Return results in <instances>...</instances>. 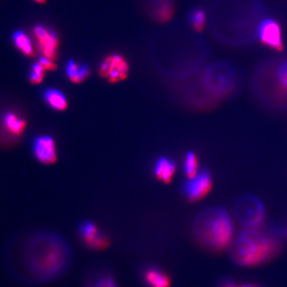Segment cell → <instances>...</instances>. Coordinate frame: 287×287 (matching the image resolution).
Listing matches in <instances>:
<instances>
[{"instance_id":"obj_1","label":"cell","mask_w":287,"mask_h":287,"mask_svg":"<svg viewBox=\"0 0 287 287\" xmlns=\"http://www.w3.org/2000/svg\"><path fill=\"white\" fill-rule=\"evenodd\" d=\"M73 254L67 241L58 234L43 232L27 242L23 263L32 283H46L60 279L67 273L73 263Z\"/></svg>"},{"instance_id":"obj_2","label":"cell","mask_w":287,"mask_h":287,"mask_svg":"<svg viewBox=\"0 0 287 287\" xmlns=\"http://www.w3.org/2000/svg\"><path fill=\"white\" fill-rule=\"evenodd\" d=\"M266 15L263 0H230L217 4L213 34L220 43L243 47L255 43L259 23Z\"/></svg>"},{"instance_id":"obj_3","label":"cell","mask_w":287,"mask_h":287,"mask_svg":"<svg viewBox=\"0 0 287 287\" xmlns=\"http://www.w3.org/2000/svg\"><path fill=\"white\" fill-rule=\"evenodd\" d=\"M251 94L263 108L287 111V53L265 58L251 74Z\"/></svg>"},{"instance_id":"obj_4","label":"cell","mask_w":287,"mask_h":287,"mask_svg":"<svg viewBox=\"0 0 287 287\" xmlns=\"http://www.w3.org/2000/svg\"><path fill=\"white\" fill-rule=\"evenodd\" d=\"M281 234L275 228L244 229L230 243V259L238 266L257 267L275 259L281 252Z\"/></svg>"},{"instance_id":"obj_5","label":"cell","mask_w":287,"mask_h":287,"mask_svg":"<svg viewBox=\"0 0 287 287\" xmlns=\"http://www.w3.org/2000/svg\"><path fill=\"white\" fill-rule=\"evenodd\" d=\"M241 77L231 64L216 61L204 68L196 86L194 104L202 109H213L236 94Z\"/></svg>"},{"instance_id":"obj_6","label":"cell","mask_w":287,"mask_h":287,"mask_svg":"<svg viewBox=\"0 0 287 287\" xmlns=\"http://www.w3.org/2000/svg\"><path fill=\"white\" fill-rule=\"evenodd\" d=\"M192 233L203 247L218 252L227 248L232 240V220L223 207H210L203 210L194 220Z\"/></svg>"},{"instance_id":"obj_7","label":"cell","mask_w":287,"mask_h":287,"mask_svg":"<svg viewBox=\"0 0 287 287\" xmlns=\"http://www.w3.org/2000/svg\"><path fill=\"white\" fill-rule=\"evenodd\" d=\"M266 210L263 202L251 194L242 195L234 204V217L244 229H254L262 226Z\"/></svg>"},{"instance_id":"obj_8","label":"cell","mask_w":287,"mask_h":287,"mask_svg":"<svg viewBox=\"0 0 287 287\" xmlns=\"http://www.w3.org/2000/svg\"><path fill=\"white\" fill-rule=\"evenodd\" d=\"M257 40L270 50L283 52L285 44L281 23L273 17H264L257 30Z\"/></svg>"},{"instance_id":"obj_9","label":"cell","mask_w":287,"mask_h":287,"mask_svg":"<svg viewBox=\"0 0 287 287\" xmlns=\"http://www.w3.org/2000/svg\"><path fill=\"white\" fill-rule=\"evenodd\" d=\"M213 185L212 174L207 169H201L194 177L189 178L183 185V193L190 201L201 200L209 193Z\"/></svg>"},{"instance_id":"obj_10","label":"cell","mask_w":287,"mask_h":287,"mask_svg":"<svg viewBox=\"0 0 287 287\" xmlns=\"http://www.w3.org/2000/svg\"><path fill=\"white\" fill-rule=\"evenodd\" d=\"M139 276L145 287H170L172 280L169 274L159 266L146 263L139 269Z\"/></svg>"},{"instance_id":"obj_11","label":"cell","mask_w":287,"mask_h":287,"mask_svg":"<svg viewBox=\"0 0 287 287\" xmlns=\"http://www.w3.org/2000/svg\"><path fill=\"white\" fill-rule=\"evenodd\" d=\"M80 236L85 246L93 251H102L107 248L110 240L106 234L101 232L95 224L85 222L78 228Z\"/></svg>"},{"instance_id":"obj_12","label":"cell","mask_w":287,"mask_h":287,"mask_svg":"<svg viewBox=\"0 0 287 287\" xmlns=\"http://www.w3.org/2000/svg\"><path fill=\"white\" fill-rule=\"evenodd\" d=\"M128 65L126 61L118 55H111L101 64L100 73L107 77L110 82L115 83L126 78Z\"/></svg>"},{"instance_id":"obj_13","label":"cell","mask_w":287,"mask_h":287,"mask_svg":"<svg viewBox=\"0 0 287 287\" xmlns=\"http://www.w3.org/2000/svg\"><path fill=\"white\" fill-rule=\"evenodd\" d=\"M34 33L39 43V49L44 57L51 60L55 59L57 56L58 46V39L56 34L43 26H36L34 28Z\"/></svg>"},{"instance_id":"obj_14","label":"cell","mask_w":287,"mask_h":287,"mask_svg":"<svg viewBox=\"0 0 287 287\" xmlns=\"http://www.w3.org/2000/svg\"><path fill=\"white\" fill-rule=\"evenodd\" d=\"M33 151L37 160L41 163L50 165L57 160L55 141L49 136H40L33 143Z\"/></svg>"},{"instance_id":"obj_15","label":"cell","mask_w":287,"mask_h":287,"mask_svg":"<svg viewBox=\"0 0 287 287\" xmlns=\"http://www.w3.org/2000/svg\"><path fill=\"white\" fill-rule=\"evenodd\" d=\"M84 287H119L112 271L106 267H95L84 278Z\"/></svg>"},{"instance_id":"obj_16","label":"cell","mask_w":287,"mask_h":287,"mask_svg":"<svg viewBox=\"0 0 287 287\" xmlns=\"http://www.w3.org/2000/svg\"><path fill=\"white\" fill-rule=\"evenodd\" d=\"M175 172V165L173 161L168 158L158 160L155 167V174L158 179L165 183H169L173 177Z\"/></svg>"},{"instance_id":"obj_17","label":"cell","mask_w":287,"mask_h":287,"mask_svg":"<svg viewBox=\"0 0 287 287\" xmlns=\"http://www.w3.org/2000/svg\"><path fill=\"white\" fill-rule=\"evenodd\" d=\"M44 98L47 104L55 110L61 111L67 108V100L65 95L59 90H55V89L46 90L44 93Z\"/></svg>"},{"instance_id":"obj_18","label":"cell","mask_w":287,"mask_h":287,"mask_svg":"<svg viewBox=\"0 0 287 287\" xmlns=\"http://www.w3.org/2000/svg\"><path fill=\"white\" fill-rule=\"evenodd\" d=\"M5 128L14 135H20L26 128V121L14 113H7L2 117Z\"/></svg>"},{"instance_id":"obj_19","label":"cell","mask_w":287,"mask_h":287,"mask_svg":"<svg viewBox=\"0 0 287 287\" xmlns=\"http://www.w3.org/2000/svg\"><path fill=\"white\" fill-rule=\"evenodd\" d=\"M189 22L192 28L197 32L204 31L207 22V13L201 7H195L189 14Z\"/></svg>"},{"instance_id":"obj_20","label":"cell","mask_w":287,"mask_h":287,"mask_svg":"<svg viewBox=\"0 0 287 287\" xmlns=\"http://www.w3.org/2000/svg\"><path fill=\"white\" fill-rule=\"evenodd\" d=\"M14 45L18 47L25 55L32 56L34 55L32 43L31 39L23 31H16L13 35Z\"/></svg>"},{"instance_id":"obj_21","label":"cell","mask_w":287,"mask_h":287,"mask_svg":"<svg viewBox=\"0 0 287 287\" xmlns=\"http://www.w3.org/2000/svg\"><path fill=\"white\" fill-rule=\"evenodd\" d=\"M198 162L197 156L193 152H189L186 154L183 169L185 172L186 175L188 179L192 178L198 173Z\"/></svg>"},{"instance_id":"obj_22","label":"cell","mask_w":287,"mask_h":287,"mask_svg":"<svg viewBox=\"0 0 287 287\" xmlns=\"http://www.w3.org/2000/svg\"><path fill=\"white\" fill-rule=\"evenodd\" d=\"M46 69L43 67L40 63H35L31 67V73L29 75L30 82L32 84H39L43 82V78L45 75Z\"/></svg>"},{"instance_id":"obj_23","label":"cell","mask_w":287,"mask_h":287,"mask_svg":"<svg viewBox=\"0 0 287 287\" xmlns=\"http://www.w3.org/2000/svg\"><path fill=\"white\" fill-rule=\"evenodd\" d=\"M157 14L162 21H167L171 18L172 15V5L170 0H164V2L160 5Z\"/></svg>"},{"instance_id":"obj_24","label":"cell","mask_w":287,"mask_h":287,"mask_svg":"<svg viewBox=\"0 0 287 287\" xmlns=\"http://www.w3.org/2000/svg\"><path fill=\"white\" fill-rule=\"evenodd\" d=\"M218 287H259L255 283H239L234 279H224L219 282Z\"/></svg>"},{"instance_id":"obj_25","label":"cell","mask_w":287,"mask_h":287,"mask_svg":"<svg viewBox=\"0 0 287 287\" xmlns=\"http://www.w3.org/2000/svg\"><path fill=\"white\" fill-rule=\"evenodd\" d=\"M80 66L78 64H76L74 61H70L66 66V73L69 79L72 82H76V79L78 77V71H79Z\"/></svg>"},{"instance_id":"obj_26","label":"cell","mask_w":287,"mask_h":287,"mask_svg":"<svg viewBox=\"0 0 287 287\" xmlns=\"http://www.w3.org/2000/svg\"><path fill=\"white\" fill-rule=\"evenodd\" d=\"M89 74H90V69H89L88 66H86V65H81L75 83H80V82H83L84 80L86 79L89 76Z\"/></svg>"},{"instance_id":"obj_27","label":"cell","mask_w":287,"mask_h":287,"mask_svg":"<svg viewBox=\"0 0 287 287\" xmlns=\"http://www.w3.org/2000/svg\"><path fill=\"white\" fill-rule=\"evenodd\" d=\"M39 63L43 65V67L46 69V70H55L57 66L55 65V62H53L52 60L50 59V58H47L46 57H43L39 59Z\"/></svg>"},{"instance_id":"obj_28","label":"cell","mask_w":287,"mask_h":287,"mask_svg":"<svg viewBox=\"0 0 287 287\" xmlns=\"http://www.w3.org/2000/svg\"><path fill=\"white\" fill-rule=\"evenodd\" d=\"M35 1L39 3H44L46 2V0H35Z\"/></svg>"}]
</instances>
